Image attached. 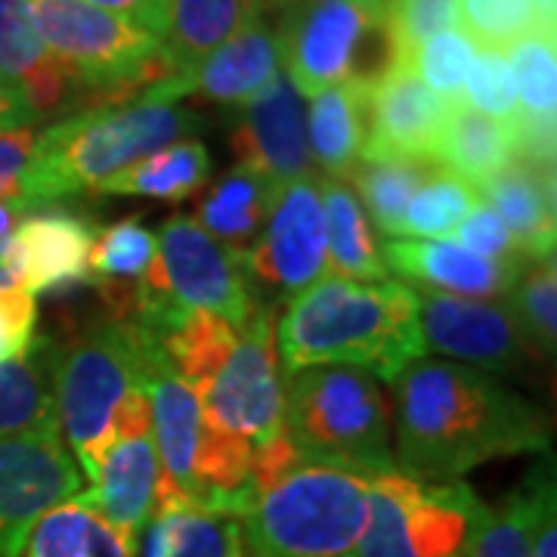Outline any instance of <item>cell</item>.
Masks as SVG:
<instances>
[{"instance_id": "6da1fadb", "label": "cell", "mask_w": 557, "mask_h": 557, "mask_svg": "<svg viewBox=\"0 0 557 557\" xmlns=\"http://www.w3.org/2000/svg\"><path fill=\"white\" fill-rule=\"evenodd\" d=\"M391 384L394 461L409 478L446 483L496 458L548 449L536 406L465 362L421 357Z\"/></svg>"}, {"instance_id": "7a4b0ae2", "label": "cell", "mask_w": 557, "mask_h": 557, "mask_svg": "<svg viewBox=\"0 0 557 557\" xmlns=\"http://www.w3.org/2000/svg\"><path fill=\"white\" fill-rule=\"evenodd\" d=\"M276 347L282 375L310 366H359L387 384L428 357L416 292L399 278H319L288 300L276 322Z\"/></svg>"}, {"instance_id": "3957f363", "label": "cell", "mask_w": 557, "mask_h": 557, "mask_svg": "<svg viewBox=\"0 0 557 557\" xmlns=\"http://www.w3.org/2000/svg\"><path fill=\"white\" fill-rule=\"evenodd\" d=\"M199 127L196 112L164 102L143 87L137 97L100 102L60 121L38 137L25 171V196L35 211L53 201L94 193L156 149L186 139Z\"/></svg>"}, {"instance_id": "277c9868", "label": "cell", "mask_w": 557, "mask_h": 557, "mask_svg": "<svg viewBox=\"0 0 557 557\" xmlns=\"http://www.w3.org/2000/svg\"><path fill=\"white\" fill-rule=\"evenodd\" d=\"M372 478L300 458L267 483L239 520L251 557H357Z\"/></svg>"}, {"instance_id": "5b68a950", "label": "cell", "mask_w": 557, "mask_h": 557, "mask_svg": "<svg viewBox=\"0 0 557 557\" xmlns=\"http://www.w3.org/2000/svg\"><path fill=\"white\" fill-rule=\"evenodd\" d=\"M285 434L310 461L379 478L397 471L394 406L381 381L359 366H310L282 375Z\"/></svg>"}, {"instance_id": "8992f818", "label": "cell", "mask_w": 557, "mask_h": 557, "mask_svg": "<svg viewBox=\"0 0 557 557\" xmlns=\"http://www.w3.org/2000/svg\"><path fill=\"white\" fill-rule=\"evenodd\" d=\"M159 258L134 285L131 317L152 338H164L193 313L242 329L258 307L239 255L201 230L196 218L171 214L161 223Z\"/></svg>"}, {"instance_id": "52a82bcc", "label": "cell", "mask_w": 557, "mask_h": 557, "mask_svg": "<svg viewBox=\"0 0 557 557\" xmlns=\"http://www.w3.org/2000/svg\"><path fill=\"white\" fill-rule=\"evenodd\" d=\"M149 335L134 319L109 313L62 344L57 372V421L81 474L94 480L124 399L143 387Z\"/></svg>"}, {"instance_id": "ba28073f", "label": "cell", "mask_w": 557, "mask_h": 557, "mask_svg": "<svg viewBox=\"0 0 557 557\" xmlns=\"http://www.w3.org/2000/svg\"><path fill=\"white\" fill-rule=\"evenodd\" d=\"M40 40L75 90L106 94V102L137 97L171 78L161 40L90 0H28Z\"/></svg>"}, {"instance_id": "9c48e42d", "label": "cell", "mask_w": 557, "mask_h": 557, "mask_svg": "<svg viewBox=\"0 0 557 557\" xmlns=\"http://www.w3.org/2000/svg\"><path fill=\"white\" fill-rule=\"evenodd\" d=\"M282 75L304 100L341 81H372L394 62L387 0L295 3L276 28Z\"/></svg>"}, {"instance_id": "30bf717a", "label": "cell", "mask_w": 557, "mask_h": 557, "mask_svg": "<svg viewBox=\"0 0 557 557\" xmlns=\"http://www.w3.org/2000/svg\"><path fill=\"white\" fill-rule=\"evenodd\" d=\"M486 502L461 483H428L403 471L372 478L357 557H468Z\"/></svg>"}, {"instance_id": "8fae6325", "label": "cell", "mask_w": 557, "mask_h": 557, "mask_svg": "<svg viewBox=\"0 0 557 557\" xmlns=\"http://www.w3.org/2000/svg\"><path fill=\"white\" fill-rule=\"evenodd\" d=\"M205 421L255 453L285 431V384L278 369L276 317L258 304L214 372L196 387Z\"/></svg>"}, {"instance_id": "7c38bea8", "label": "cell", "mask_w": 557, "mask_h": 557, "mask_svg": "<svg viewBox=\"0 0 557 557\" xmlns=\"http://www.w3.org/2000/svg\"><path fill=\"white\" fill-rule=\"evenodd\" d=\"M248 276L273 288L282 300L298 298L329 276V239L319 177H300L273 189L267 223L245 251Z\"/></svg>"}, {"instance_id": "4fadbf2b", "label": "cell", "mask_w": 557, "mask_h": 557, "mask_svg": "<svg viewBox=\"0 0 557 557\" xmlns=\"http://www.w3.org/2000/svg\"><path fill=\"white\" fill-rule=\"evenodd\" d=\"M412 288V285H409ZM424 350L478 366L486 375H527L542 359L505 300H474L412 288Z\"/></svg>"}, {"instance_id": "5bb4252c", "label": "cell", "mask_w": 557, "mask_h": 557, "mask_svg": "<svg viewBox=\"0 0 557 557\" xmlns=\"http://www.w3.org/2000/svg\"><path fill=\"white\" fill-rule=\"evenodd\" d=\"M156 493L159 453L149 431V399L146 391L137 387L115 416L97 474L78 498L119 536L139 545L146 523L156 515Z\"/></svg>"}, {"instance_id": "9a60e30c", "label": "cell", "mask_w": 557, "mask_h": 557, "mask_svg": "<svg viewBox=\"0 0 557 557\" xmlns=\"http://www.w3.org/2000/svg\"><path fill=\"white\" fill-rule=\"evenodd\" d=\"M149 335V332H146ZM143 391L149 399V431L159 453V493L156 511L193 508L199 496V461L208 440V421L199 394L180 379L164 357L159 338L149 335Z\"/></svg>"}, {"instance_id": "2e32d148", "label": "cell", "mask_w": 557, "mask_h": 557, "mask_svg": "<svg viewBox=\"0 0 557 557\" xmlns=\"http://www.w3.org/2000/svg\"><path fill=\"white\" fill-rule=\"evenodd\" d=\"M81 493L84 474L60 437L0 440V557H22L35 523Z\"/></svg>"}, {"instance_id": "e0dca14e", "label": "cell", "mask_w": 557, "mask_h": 557, "mask_svg": "<svg viewBox=\"0 0 557 557\" xmlns=\"http://www.w3.org/2000/svg\"><path fill=\"white\" fill-rule=\"evenodd\" d=\"M233 152L239 168L258 174L270 189L313 174V156L307 139V109L292 81L278 75L270 90L242 106L233 131Z\"/></svg>"}, {"instance_id": "ac0fdd59", "label": "cell", "mask_w": 557, "mask_h": 557, "mask_svg": "<svg viewBox=\"0 0 557 557\" xmlns=\"http://www.w3.org/2000/svg\"><path fill=\"white\" fill-rule=\"evenodd\" d=\"M446 102L424 87L409 60H394L369 84L366 146L359 159L403 156L428 159L434 152Z\"/></svg>"}, {"instance_id": "d6986e66", "label": "cell", "mask_w": 557, "mask_h": 557, "mask_svg": "<svg viewBox=\"0 0 557 557\" xmlns=\"http://www.w3.org/2000/svg\"><path fill=\"white\" fill-rule=\"evenodd\" d=\"M0 84L25 127L65 109L78 94L44 47L28 0H0Z\"/></svg>"}, {"instance_id": "ffe728a7", "label": "cell", "mask_w": 557, "mask_h": 557, "mask_svg": "<svg viewBox=\"0 0 557 557\" xmlns=\"http://www.w3.org/2000/svg\"><path fill=\"white\" fill-rule=\"evenodd\" d=\"M381 260L387 273L394 270L399 282L412 288L443 292L456 298L474 300H502L520 267H508L498 260L480 258L465 245L449 239H387L381 242Z\"/></svg>"}, {"instance_id": "44dd1931", "label": "cell", "mask_w": 557, "mask_h": 557, "mask_svg": "<svg viewBox=\"0 0 557 557\" xmlns=\"http://www.w3.org/2000/svg\"><path fill=\"white\" fill-rule=\"evenodd\" d=\"M90 220L69 211H35L13 230L20 251L22 288L28 295H69L90 282V248L97 239Z\"/></svg>"}, {"instance_id": "7402d4cb", "label": "cell", "mask_w": 557, "mask_h": 557, "mask_svg": "<svg viewBox=\"0 0 557 557\" xmlns=\"http://www.w3.org/2000/svg\"><path fill=\"white\" fill-rule=\"evenodd\" d=\"M511 236L518 239L527 260L555 258V168L530 159H515L478 186Z\"/></svg>"}, {"instance_id": "603a6c76", "label": "cell", "mask_w": 557, "mask_h": 557, "mask_svg": "<svg viewBox=\"0 0 557 557\" xmlns=\"http://www.w3.org/2000/svg\"><path fill=\"white\" fill-rule=\"evenodd\" d=\"M515 75L518 115L511 121L518 159L555 168L557 121V40L555 32H536L508 47Z\"/></svg>"}, {"instance_id": "cb8c5ba5", "label": "cell", "mask_w": 557, "mask_h": 557, "mask_svg": "<svg viewBox=\"0 0 557 557\" xmlns=\"http://www.w3.org/2000/svg\"><path fill=\"white\" fill-rule=\"evenodd\" d=\"M282 75L278 60L276 28H270L263 16L248 28H242L236 38H230L218 47L205 62H199L186 81V97L199 94L208 102L220 106H248L258 100L263 90L273 87V81Z\"/></svg>"}, {"instance_id": "d4e9b609", "label": "cell", "mask_w": 557, "mask_h": 557, "mask_svg": "<svg viewBox=\"0 0 557 557\" xmlns=\"http://www.w3.org/2000/svg\"><path fill=\"white\" fill-rule=\"evenodd\" d=\"M60 357V341L35 338L22 357L0 362V440L60 437V421H57Z\"/></svg>"}, {"instance_id": "484cf974", "label": "cell", "mask_w": 557, "mask_h": 557, "mask_svg": "<svg viewBox=\"0 0 557 557\" xmlns=\"http://www.w3.org/2000/svg\"><path fill=\"white\" fill-rule=\"evenodd\" d=\"M263 16L260 0H168L161 57L171 75H189L218 47Z\"/></svg>"}, {"instance_id": "4316f807", "label": "cell", "mask_w": 557, "mask_h": 557, "mask_svg": "<svg viewBox=\"0 0 557 557\" xmlns=\"http://www.w3.org/2000/svg\"><path fill=\"white\" fill-rule=\"evenodd\" d=\"M518 159V143L508 121L490 119L465 100L449 102L440 124L431 161L440 171L456 174L471 186H480L505 164Z\"/></svg>"}, {"instance_id": "83f0119b", "label": "cell", "mask_w": 557, "mask_h": 557, "mask_svg": "<svg viewBox=\"0 0 557 557\" xmlns=\"http://www.w3.org/2000/svg\"><path fill=\"white\" fill-rule=\"evenodd\" d=\"M369 121V81H341L310 100L307 139L313 164L325 177L347 180L359 164Z\"/></svg>"}, {"instance_id": "f1b7e54d", "label": "cell", "mask_w": 557, "mask_h": 557, "mask_svg": "<svg viewBox=\"0 0 557 557\" xmlns=\"http://www.w3.org/2000/svg\"><path fill=\"white\" fill-rule=\"evenodd\" d=\"M214 177V159L201 139H177L139 159L127 171L100 183L97 196H143V199L183 201L196 196Z\"/></svg>"}, {"instance_id": "f546056e", "label": "cell", "mask_w": 557, "mask_h": 557, "mask_svg": "<svg viewBox=\"0 0 557 557\" xmlns=\"http://www.w3.org/2000/svg\"><path fill=\"white\" fill-rule=\"evenodd\" d=\"M156 258H159V242L139 214L119 220L97 233L87 270H90V282L109 300L112 313L131 317L134 285L149 273Z\"/></svg>"}, {"instance_id": "4dcf8cb0", "label": "cell", "mask_w": 557, "mask_h": 557, "mask_svg": "<svg viewBox=\"0 0 557 557\" xmlns=\"http://www.w3.org/2000/svg\"><path fill=\"white\" fill-rule=\"evenodd\" d=\"M325 208V239H329V273L357 282L387 278L381 260V242L372 233L362 205L344 180H319Z\"/></svg>"}, {"instance_id": "1f68e13d", "label": "cell", "mask_w": 557, "mask_h": 557, "mask_svg": "<svg viewBox=\"0 0 557 557\" xmlns=\"http://www.w3.org/2000/svg\"><path fill=\"white\" fill-rule=\"evenodd\" d=\"M270 199H273V189L258 174L236 164L226 177H220L208 189V196L199 205L196 223L223 248L245 258V251L258 242L260 230L267 223Z\"/></svg>"}, {"instance_id": "d6a6232c", "label": "cell", "mask_w": 557, "mask_h": 557, "mask_svg": "<svg viewBox=\"0 0 557 557\" xmlns=\"http://www.w3.org/2000/svg\"><path fill=\"white\" fill-rule=\"evenodd\" d=\"M437 171V164L428 159L381 156V159H359L344 183L354 189L369 223H375L387 239H397L403 236V218L418 186Z\"/></svg>"}, {"instance_id": "836d02e7", "label": "cell", "mask_w": 557, "mask_h": 557, "mask_svg": "<svg viewBox=\"0 0 557 557\" xmlns=\"http://www.w3.org/2000/svg\"><path fill=\"white\" fill-rule=\"evenodd\" d=\"M143 557H245L242 523L226 515L171 508L146 523Z\"/></svg>"}, {"instance_id": "e575fe53", "label": "cell", "mask_w": 557, "mask_h": 557, "mask_svg": "<svg viewBox=\"0 0 557 557\" xmlns=\"http://www.w3.org/2000/svg\"><path fill=\"white\" fill-rule=\"evenodd\" d=\"M552 480H555L552 461L539 465L530 480L505 498L498 508L486 505L478 530H474V539L468 545V557H530V539H533L539 502Z\"/></svg>"}, {"instance_id": "d590c367", "label": "cell", "mask_w": 557, "mask_h": 557, "mask_svg": "<svg viewBox=\"0 0 557 557\" xmlns=\"http://www.w3.org/2000/svg\"><path fill=\"white\" fill-rule=\"evenodd\" d=\"M511 317L539 359L555 357L557 347V267L555 258L527 260L511 292L505 295Z\"/></svg>"}, {"instance_id": "8d00e7d4", "label": "cell", "mask_w": 557, "mask_h": 557, "mask_svg": "<svg viewBox=\"0 0 557 557\" xmlns=\"http://www.w3.org/2000/svg\"><path fill=\"white\" fill-rule=\"evenodd\" d=\"M480 205L478 186L437 171L418 186L403 218V239H449L456 226Z\"/></svg>"}, {"instance_id": "74e56055", "label": "cell", "mask_w": 557, "mask_h": 557, "mask_svg": "<svg viewBox=\"0 0 557 557\" xmlns=\"http://www.w3.org/2000/svg\"><path fill=\"white\" fill-rule=\"evenodd\" d=\"M458 28L490 50H508L536 32H557L542 22L533 0H458Z\"/></svg>"}, {"instance_id": "f35d334b", "label": "cell", "mask_w": 557, "mask_h": 557, "mask_svg": "<svg viewBox=\"0 0 557 557\" xmlns=\"http://www.w3.org/2000/svg\"><path fill=\"white\" fill-rule=\"evenodd\" d=\"M474 53H478V44L461 28H449V32H440L431 40H424L409 57V62H412L418 78L424 81V87L449 106V102L461 100L465 75L471 69Z\"/></svg>"}, {"instance_id": "ab89813d", "label": "cell", "mask_w": 557, "mask_h": 557, "mask_svg": "<svg viewBox=\"0 0 557 557\" xmlns=\"http://www.w3.org/2000/svg\"><path fill=\"white\" fill-rule=\"evenodd\" d=\"M461 100L471 109L498 121H515L518 115V94H515V75L505 50L478 47L471 69L465 75Z\"/></svg>"}, {"instance_id": "60d3db41", "label": "cell", "mask_w": 557, "mask_h": 557, "mask_svg": "<svg viewBox=\"0 0 557 557\" xmlns=\"http://www.w3.org/2000/svg\"><path fill=\"white\" fill-rule=\"evenodd\" d=\"M449 28H458V0H387L394 60H409L424 40Z\"/></svg>"}, {"instance_id": "b9f144b4", "label": "cell", "mask_w": 557, "mask_h": 557, "mask_svg": "<svg viewBox=\"0 0 557 557\" xmlns=\"http://www.w3.org/2000/svg\"><path fill=\"white\" fill-rule=\"evenodd\" d=\"M94 518L97 515L81 498L57 505L35 523L22 557H84Z\"/></svg>"}, {"instance_id": "7bdbcfd3", "label": "cell", "mask_w": 557, "mask_h": 557, "mask_svg": "<svg viewBox=\"0 0 557 557\" xmlns=\"http://www.w3.org/2000/svg\"><path fill=\"white\" fill-rule=\"evenodd\" d=\"M453 239L458 245H465L468 251L480 255V258L498 260V263H508V267H523L527 263V258L520 255L518 239L511 236L505 220L498 218L496 211L483 199H480V205L468 218L458 223Z\"/></svg>"}, {"instance_id": "ee69618b", "label": "cell", "mask_w": 557, "mask_h": 557, "mask_svg": "<svg viewBox=\"0 0 557 557\" xmlns=\"http://www.w3.org/2000/svg\"><path fill=\"white\" fill-rule=\"evenodd\" d=\"M38 300L35 295L13 288L0 292V362L22 357L35 341Z\"/></svg>"}, {"instance_id": "f6af8a7d", "label": "cell", "mask_w": 557, "mask_h": 557, "mask_svg": "<svg viewBox=\"0 0 557 557\" xmlns=\"http://www.w3.org/2000/svg\"><path fill=\"white\" fill-rule=\"evenodd\" d=\"M35 131L32 127H13L0 131V199H20L32 211L35 205L25 196V171L35 152Z\"/></svg>"}, {"instance_id": "bcb514c9", "label": "cell", "mask_w": 557, "mask_h": 557, "mask_svg": "<svg viewBox=\"0 0 557 557\" xmlns=\"http://www.w3.org/2000/svg\"><path fill=\"white\" fill-rule=\"evenodd\" d=\"M102 10L115 13L121 20L134 22L143 32L164 38V22H168V0H90Z\"/></svg>"}, {"instance_id": "7dc6e473", "label": "cell", "mask_w": 557, "mask_h": 557, "mask_svg": "<svg viewBox=\"0 0 557 557\" xmlns=\"http://www.w3.org/2000/svg\"><path fill=\"white\" fill-rule=\"evenodd\" d=\"M530 557H557V498L555 480L545 486L542 502H539L536 523H533V539H530Z\"/></svg>"}, {"instance_id": "c3c4849f", "label": "cell", "mask_w": 557, "mask_h": 557, "mask_svg": "<svg viewBox=\"0 0 557 557\" xmlns=\"http://www.w3.org/2000/svg\"><path fill=\"white\" fill-rule=\"evenodd\" d=\"M13 288H22V263L16 242L13 236H7L0 239V292H13Z\"/></svg>"}, {"instance_id": "681fc988", "label": "cell", "mask_w": 557, "mask_h": 557, "mask_svg": "<svg viewBox=\"0 0 557 557\" xmlns=\"http://www.w3.org/2000/svg\"><path fill=\"white\" fill-rule=\"evenodd\" d=\"M35 214L25 201L20 199H0V239L13 236V230L20 226L22 220Z\"/></svg>"}, {"instance_id": "f907efd6", "label": "cell", "mask_w": 557, "mask_h": 557, "mask_svg": "<svg viewBox=\"0 0 557 557\" xmlns=\"http://www.w3.org/2000/svg\"><path fill=\"white\" fill-rule=\"evenodd\" d=\"M13 127H25V121H22L20 109L13 106V100L7 97L3 84H0V131H13Z\"/></svg>"}, {"instance_id": "816d5d0a", "label": "cell", "mask_w": 557, "mask_h": 557, "mask_svg": "<svg viewBox=\"0 0 557 557\" xmlns=\"http://www.w3.org/2000/svg\"><path fill=\"white\" fill-rule=\"evenodd\" d=\"M533 7L548 28H557V0H533Z\"/></svg>"}, {"instance_id": "f5cc1de1", "label": "cell", "mask_w": 557, "mask_h": 557, "mask_svg": "<svg viewBox=\"0 0 557 557\" xmlns=\"http://www.w3.org/2000/svg\"><path fill=\"white\" fill-rule=\"evenodd\" d=\"M298 0H260V7L263 10H278V13H285V10H292Z\"/></svg>"}, {"instance_id": "db71d44e", "label": "cell", "mask_w": 557, "mask_h": 557, "mask_svg": "<svg viewBox=\"0 0 557 557\" xmlns=\"http://www.w3.org/2000/svg\"><path fill=\"white\" fill-rule=\"evenodd\" d=\"M298 3H319V0H298Z\"/></svg>"}]
</instances>
